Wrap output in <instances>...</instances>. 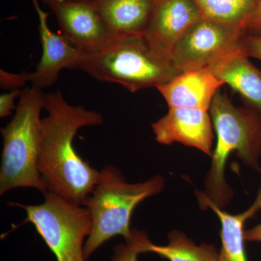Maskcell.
<instances>
[{
  "mask_svg": "<svg viewBox=\"0 0 261 261\" xmlns=\"http://www.w3.org/2000/svg\"><path fill=\"white\" fill-rule=\"evenodd\" d=\"M44 110L47 116L42 121L38 166L46 192L83 205L99 172L77 153L73 142L80 128L102 124L104 118L97 111L69 104L61 90L45 93Z\"/></svg>",
  "mask_w": 261,
  "mask_h": 261,
  "instance_id": "obj_1",
  "label": "cell"
},
{
  "mask_svg": "<svg viewBox=\"0 0 261 261\" xmlns=\"http://www.w3.org/2000/svg\"><path fill=\"white\" fill-rule=\"evenodd\" d=\"M75 70L100 82L119 84L130 92L157 88L182 73L171 54L145 34L116 37L104 49L84 54Z\"/></svg>",
  "mask_w": 261,
  "mask_h": 261,
  "instance_id": "obj_2",
  "label": "cell"
},
{
  "mask_svg": "<svg viewBox=\"0 0 261 261\" xmlns=\"http://www.w3.org/2000/svg\"><path fill=\"white\" fill-rule=\"evenodd\" d=\"M210 111L217 142L206 176L205 195L222 208L233 197L224 176L230 154H236L246 166L261 173V117L247 106L235 107L227 94L220 91L213 99Z\"/></svg>",
  "mask_w": 261,
  "mask_h": 261,
  "instance_id": "obj_3",
  "label": "cell"
},
{
  "mask_svg": "<svg viewBox=\"0 0 261 261\" xmlns=\"http://www.w3.org/2000/svg\"><path fill=\"white\" fill-rule=\"evenodd\" d=\"M164 185L161 176L142 183H127L118 168L110 165L103 168L93 191L83 204L92 218V229L84 244L86 260L114 237L129 239L130 219L136 207L160 193Z\"/></svg>",
  "mask_w": 261,
  "mask_h": 261,
  "instance_id": "obj_4",
  "label": "cell"
},
{
  "mask_svg": "<svg viewBox=\"0 0 261 261\" xmlns=\"http://www.w3.org/2000/svg\"><path fill=\"white\" fill-rule=\"evenodd\" d=\"M44 97V91L35 87L22 89L14 116L1 128V195L19 187H32L42 193L46 192L38 166Z\"/></svg>",
  "mask_w": 261,
  "mask_h": 261,
  "instance_id": "obj_5",
  "label": "cell"
},
{
  "mask_svg": "<svg viewBox=\"0 0 261 261\" xmlns=\"http://www.w3.org/2000/svg\"><path fill=\"white\" fill-rule=\"evenodd\" d=\"M40 205L13 203L27 213L25 222L32 223L57 261H87L84 239L92 229V218L87 207L65 200L54 192H44Z\"/></svg>",
  "mask_w": 261,
  "mask_h": 261,
  "instance_id": "obj_6",
  "label": "cell"
},
{
  "mask_svg": "<svg viewBox=\"0 0 261 261\" xmlns=\"http://www.w3.org/2000/svg\"><path fill=\"white\" fill-rule=\"evenodd\" d=\"M246 32L202 17L174 44L171 58L180 71L210 67L236 47Z\"/></svg>",
  "mask_w": 261,
  "mask_h": 261,
  "instance_id": "obj_7",
  "label": "cell"
},
{
  "mask_svg": "<svg viewBox=\"0 0 261 261\" xmlns=\"http://www.w3.org/2000/svg\"><path fill=\"white\" fill-rule=\"evenodd\" d=\"M49 7L62 34L84 54L101 50L116 39L92 1L59 0Z\"/></svg>",
  "mask_w": 261,
  "mask_h": 261,
  "instance_id": "obj_8",
  "label": "cell"
},
{
  "mask_svg": "<svg viewBox=\"0 0 261 261\" xmlns=\"http://www.w3.org/2000/svg\"><path fill=\"white\" fill-rule=\"evenodd\" d=\"M39 19V32L42 55L34 71L29 73L32 87L44 89L54 85L64 69L75 70L84 53L73 47L63 34L53 32L48 25V13L39 0H31Z\"/></svg>",
  "mask_w": 261,
  "mask_h": 261,
  "instance_id": "obj_9",
  "label": "cell"
},
{
  "mask_svg": "<svg viewBox=\"0 0 261 261\" xmlns=\"http://www.w3.org/2000/svg\"><path fill=\"white\" fill-rule=\"evenodd\" d=\"M155 140L163 145L180 142L212 155L214 135L207 111L187 108H169L167 114L152 124Z\"/></svg>",
  "mask_w": 261,
  "mask_h": 261,
  "instance_id": "obj_10",
  "label": "cell"
},
{
  "mask_svg": "<svg viewBox=\"0 0 261 261\" xmlns=\"http://www.w3.org/2000/svg\"><path fill=\"white\" fill-rule=\"evenodd\" d=\"M202 17L195 0H154L145 34L171 54L178 39Z\"/></svg>",
  "mask_w": 261,
  "mask_h": 261,
  "instance_id": "obj_11",
  "label": "cell"
},
{
  "mask_svg": "<svg viewBox=\"0 0 261 261\" xmlns=\"http://www.w3.org/2000/svg\"><path fill=\"white\" fill-rule=\"evenodd\" d=\"M225 84L210 67L187 70L157 87L168 108L210 110L213 99Z\"/></svg>",
  "mask_w": 261,
  "mask_h": 261,
  "instance_id": "obj_12",
  "label": "cell"
},
{
  "mask_svg": "<svg viewBox=\"0 0 261 261\" xmlns=\"http://www.w3.org/2000/svg\"><path fill=\"white\" fill-rule=\"evenodd\" d=\"M210 68L219 80L241 95L247 107L261 117V71L250 61L240 42L216 59Z\"/></svg>",
  "mask_w": 261,
  "mask_h": 261,
  "instance_id": "obj_13",
  "label": "cell"
},
{
  "mask_svg": "<svg viewBox=\"0 0 261 261\" xmlns=\"http://www.w3.org/2000/svg\"><path fill=\"white\" fill-rule=\"evenodd\" d=\"M202 209L214 211L221 221V248L219 261H248L245 247V228L247 220L261 211V183L252 205L242 214L232 215L215 205L203 192H197Z\"/></svg>",
  "mask_w": 261,
  "mask_h": 261,
  "instance_id": "obj_14",
  "label": "cell"
},
{
  "mask_svg": "<svg viewBox=\"0 0 261 261\" xmlns=\"http://www.w3.org/2000/svg\"><path fill=\"white\" fill-rule=\"evenodd\" d=\"M115 37L145 34L154 0L92 1Z\"/></svg>",
  "mask_w": 261,
  "mask_h": 261,
  "instance_id": "obj_15",
  "label": "cell"
},
{
  "mask_svg": "<svg viewBox=\"0 0 261 261\" xmlns=\"http://www.w3.org/2000/svg\"><path fill=\"white\" fill-rule=\"evenodd\" d=\"M168 245L159 246L149 242L146 252H154L169 261H219V252L213 245H197L179 231H173L168 236Z\"/></svg>",
  "mask_w": 261,
  "mask_h": 261,
  "instance_id": "obj_16",
  "label": "cell"
},
{
  "mask_svg": "<svg viewBox=\"0 0 261 261\" xmlns=\"http://www.w3.org/2000/svg\"><path fill=\"white\" fill-rule=\"evenodd\" d=\"M205 18L246 32L258 0H195Z\"/></svg>",
  "mask_w": 261,
  "mask_h": 261,
  "instance_id": "obj_17",
  "label": "cell"
},
{
  "mask_svg": "<svg viewBox=\"0 0 261 261\" xmlns=\"http://www.w3.org/2000/svg\"><path fill=\"white\" fill-rule=\"evenodd\" d=\"M150 241L145 231L132 228V236L124 243L116 245L111 261H139L138 255L146 252V247Z\"/></svg>",
  "mask_w": 261,
  "mask_h": 261,
  "instance_id": "obj_18",
  "label": "cell"
},
{
  "mask_svg": "<svg viewBox=\"0 0 261 261\" xmlns=\"http://www.w3.org/2000/svg\"><path fill=\"white\" fill-rule=\"evenodd\" d=\"M29 82V73H11L0 70V84L3 89L10 91L20 90Z\"/></svg>",
  "mask_w": 261,
  "mask_h": 261,
  "instance_id": "obj_19",
  "label": "cell"
},
{
  "mask_svg": "<svg viewBox=\"0 0 261 261\" xmlns=\"http://www.w3.org/2000/svg\"><path fill=\"white\" fill-rule=\"evenodd\" d=\"M247 56L261 61V34H245L240 40Z\"/></svg>",
  "mask_w": 261,
  "mask_h": 261,
  "instance_id": "obj_20",
  "label": "cell"
},
{
  "mask_svg": "<svg viewBox=\"0 0 261 261\" xmlns=\"http://www.w3.org/2000/svg\"><path fill=\"white\" fill-rule=\"evenodd\" d=\"M21 90L10 91L8 93L0 96V117L6 118L11 116L13 111L16 110L15 105L16 98L20 97Z\"/></svg>",
  "mask_w": 261,
  "mask_h": 261,
  "instance_id": "obj_21",
  "label": "cell"
},
{
  "mask_svg": "<svg viewBox=\"0 0 261 261\" xmlns=\"http://www.w3.org/2000/svg\"><path fill=\"white\" fill-rule=\"evenodd\" d=\"M247 31L261 32V0H258L256 8L247 24Z\"/></svg>",
  "mask_w": 261,
  "mask_h": 261,
  "instance_id": "obj_22",
  "label": "cell"
},
{
  "mask_svg": "<svg viewBox=\"0 0 261 261\" xmlns=\"http://www.w3.org/2000/svg\"><path fill=\"white\" fill-rule=\"evenodd\" d=\"M246 242H258L261 243V224L245 231Z\"/></svg>",
  "mask_w": 261,
  "mask_h": 261,
  "instance_id": "obj_23",
  "label": "cell"
},
{
  "mask_svg": "<svg viewBox=\"0 0 261 261\" xmlns=\"http://www.w3.org/2000/svg\"><path fill=\"white\" fill-rule=\"evenodd\" d=\"M57 1H59V0H42L43 3L46 5H50L53 4V3H56Z\"/></svg>",
  "mask_w": 261,
  "mask_h": 261,
  "instance_id": "obj_24",
  "label": "cell"
},
{
  "mask_svg": "<svg viewBox=\"0 0 261 261\" xmlns=\"http://www.w3.org/2000/svg\"><path fill=\"white\" fill-rule=\"evenodd\" d=\"M88 1H96V0H88Z\"/></svg>",
  "mask_w": 261,
  "mask_h": 261,
  "instance_id": "obj_25",
  "label": "cell"
}]
</instances>
